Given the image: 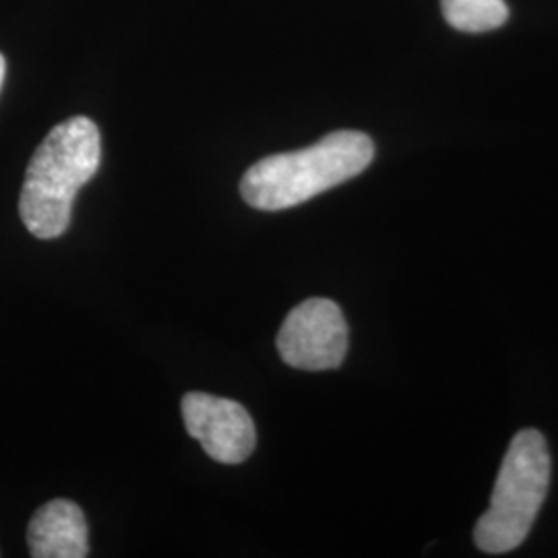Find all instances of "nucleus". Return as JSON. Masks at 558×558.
Here are the masks:
<instances>
[{
	"label": "nucleus",
	"mask_w": 558,
	"mask_h": 558,
	"mask_svg": "<svg viewBox=\"0 0 558 558\" xmlns=\"http://www.w3.org/2000/svg\"><path fill=\"white\" fill-rule=\"evenodd\" d=\"M100 160V131L87 117L60 122L41 141L20 197L21 220L36 239H59L66 232L75 197L96 177Z\"/></svg>",
	"instance_id": "obj_1"
},
{
	"label": "nucleus",
	"mask_w": 558,
	"mask_h": 558,
	"mask_svg": "<svg viewBox=\"0 0 558 558\" xmlns=\"http://www.w3.org/2000/svg\"><path fill=\"white\" fill-rule=\"evenodd\" d=\"M375 158V145L359 131H336L319 143L276 154L251 166L240 182L244 201L260 211H281L364 172Z\"/></svg>",
	"instance_id": "obj_2"
},
{
	"label": "nucleus",
	"mask_w": 558,
	"mask_h": 558,
	"mask_svg": "<svg viewBox=\"0 0 558 558\" xmlns=\"http://www.w3.org/2000/svg\"><path fill=\"white\" fill-rule=\"evenodd\" d=\"M550 484V453L538 430H521L502 459L490 507L480 518L474 539L488 555L515 550L527 538Z\"/></svg>",
	"instance_id": "obj_3"
},
{
	"label": "nucleus",
	"mask_w": 558,
	"mask_h": 558,
	"mask_svg": "<svg viewBox=\"0 0 558 558\" xmlns=\"http://www.w3.org/2000/svg\"><path fill=\"white\" fill-rule=\"evenodd\" d=\"M278 352L300 371L338 368L348 352V323L341 308L327 299L300 302L279 329Z\"/></svg>",
	"instance_id": "obj_4"
},
{
	"label": "nucleus",
	"mask_w": 558,
	"mask_h": 558,
	"mask_svg": "<svg viewBox=\"0 0 558 558\" xmlns=\"http://www.w3.org/2000/svg\"><path fill=\"white\" fill-rule=\"evenodd\" d=\"M182 420L189 435L220 463L236 465L255 451V422L239 401L193 391L182 398Z\"/></svg>",
	"instance_id": "obj_5"
},
{
	"label": "nucleus",
	"mask_w": 558,
	"mask_h": 558,
	"mask_svg": "<svg viewBox=\"0 0 558 558\" xmlns=\"http://www.w3.org/2000/svg\"><path fill=\"white\" fill-rule=\"evenodd\" d=\"M87 521L80 505L57 499L41 505L27 527L34 558H85L89 555Z\"/></svg>",
	"instance_id": "obj_6"
},
{
	"label": "nucleus",
	"mask_w": 558,
	"mask_h": 558,
	"mask_svg": "<svg viewBox=\"0 0 558 558\" xmlns=\"http://www.w3.org/2000/svg\"><path fill=\"white\" fill-rule=\"evenodd\" d=\"M440 7L447 23L468 34L497 29L509 17L505 0H440Z\"/></svg>",
	"instance_id": "obj_7"
},
{
	"label": "nucleus",
	"mask_w": 558,
	"mask_h": 558,
	"mask_svg": "<svg viewBox=\"0 0 558 558\" xmlns=\"http://www.w3.org/2000/svg\"><path fill=\"white\" fill-rule=\"evenodd\" d=\"M4 75H7V62H4V57L0 54V89H2V83H4Z\"/></svg>",
	"instance_id": "obj_8"
}]
</instances>
